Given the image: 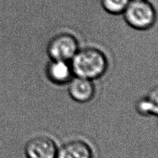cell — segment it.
Wrapping results in <instances>:
<instances>
[{"label": "cell", "mask_w": 158, "mask_h": 158, "mask_svg": "<svg viewBox=\"0 0 158 158\" xmlns=\"http://www.w3.org/2000/svg\"><path fill=\"white\" fill-rule=\"evenodd\" d=\"M137 109L143 114H157V92L155 89L148 97L140 100L137 104Z\"/></svg>", "instance_id": "cell-8"}, {"label": "cell", "mask_w": 158, "mask_h": 158, "mask_svg": "<svg viewBox=\"0 0 158 158\" xmlns=\"http://www.w3.org/2000/svg\"><path fill=\"white\" fill-rule=\"evenodd\" d=\"M73 73L78 77L92 80L101 77L108 67L104 53L94 47L78 50L72 59Z\"/></svg>", "instance_id": "cell-1"}, {"label": "cell", "mask_w": 158, "mask_h": 158, "mask_svg": "<svg viewBox=\"0 0 158 158\" xmlns=\"http://www.w3.org/2000/svg\"><path fill=\"white\" fill-rule=\"evenodd\" d=\"M57 151L54 142L44 136L30 139L25 147L28 158H56Z\"/></svg>", "instance_id": "cell-4"}, {"label": "cell", "mask_w": 158, "mask_h": 158, "mask_svg": "<svg viewBox=\"0 0 158 158\" xmlns=\"http://www.w3.org/2000/svg\"><path fill=\"white\" fill-rule=\"evenodd\" d=\"M131 0H101V6L111 15L123 14Z\"/></svg>", "instance_id": "cell-9"}, {"label": "cell", "mask_w": 158, "mask_h": 158, "mask_svg": "<svg viewBox=\"0 0 158 158\" xmlns=\"http://www.w3.org/2000/svg\"><path fill=\"white\" fill-rule=\"evenodd\" d=\"M68 89L70 97L80 103L90 101L94 94V86L91 80L78 77L70 81Z\"/></svg>", "instance_id": "cell-5"}, {"label": "cell", "mask_w": 158, "mask_h": 158, "mask_svg": "<svg viewBox=\"0 0 158 158\" xmlns=\"http://www.w3.org/2000/svg\"><path fill=\"white\" fill-rule=\"evenodd\" d=\"M122 15L128 26L139 31L150 29L157 19L156 10L148 0H131Z\"/></svg>", "instance_id": "cell-2"}, {"label": "cell", "mask_w": 158, "mask_h": 158, "mask_svg": "<svg viewBox=\"0 0 158 158\" xmlns=\"http://www.w3.org/2000/svg\"><path fill=\"white\" fill-rule=\"evenodd\" d=\"M78 50L77 39L67 33L55 35L47 45V53L53 60L67 62L72 60Z\"/></svg>", "instance_id": "cell-3"}, {"label": "cell", "mask_w": 158, "mask_h": 158, "mask_svg": "<svg viewBox=\"0 0 158 158\" xmlns=\"http://www.w3.org/2000/svg\"><path fill=\"white\" fill-rule=\"evenodd\" d=\"M56 158H92V152L85 142L73 140L61 146Z\"/></svg>", "instance_id": "cell-6"}, {"label": "cell", "mask_w": 158, "mask_h": 158, "mask_svg": "<svg viewBox=\"0 0 158 158\" xmlns=\"http://www.w3.org/2000/svg\"><path fill=\"white\" fill-rule=\"evenodd\" d=\"M72 73V67L67 61L52 60L47 67V77L56 84H63L68 82Z\"/></svg>", "instance_id": "cell-7"}]
</instances>
